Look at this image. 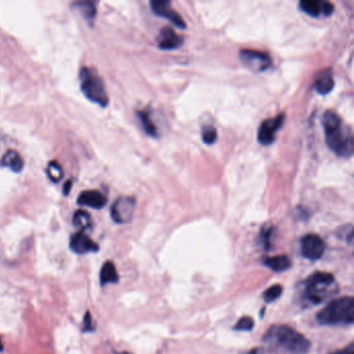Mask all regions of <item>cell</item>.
<instances>
[{
  "label": "cell",
  "mask_w": 354,
  "mask_h": 354,
  "mask_svg": "<svg viewBox=\"0 0 354 354\" xmlns=\"http://www.w3.org/2000/svg\"><path fill=\"white\" fill-rule=\"evenodd\" d=\"M267 348L279 354H308L311 342L301 334L287 325L270 327L264 336Z\"/></svg>",
  "instance_id": "6da1fadb"
},
{
  "label": "cell",
  "mask_w": 354,
  "mask_h": 354,
  "mask_svg": "<svg viewBox=\"0 0 354 354\" xmlns=\"http://www.w3.org/2000/svg\"><path fill=\"white\" fill-rule=\"evenodd\" d=\"M325 141L331 151L339 156L349 158L353 154V136L350 127L344 125L334 110H327L322 116Z\"/></svg>",
  "instance_id": "7a4b0ae2"
},
{
  "label": "cell",
  "mask_w": 354,
  "mask_h": 354,
  "mask_svg": "<svg viewBox=\"0 0 354 354\" xmlns=\"http://www.w3.org/2000/svg\"><path fill=\"white\" fill-rule=\"evenodd\" d=\"M339 292L335 276L328 272H316L305 283L303 301L317 306L332 298Z\"/></svg>",
  "instance_id": "3957f363"
},
{
  "label": "cell",
  "mask_w": 354,
  "mask_h": 354,
  "mask_svg": "<svg viewBox=\"0 0 354 354\" xmlns=\"http://www.w3.org/2000/svg\"><path fill=\"white\" fill-rule=\"evenodd\" d=\"M354 320V301L350 296L333 300L317 314L323 325H350Z\"/></svg>",
  "instance_id": "277c9868"
},
{
  "label": "cell",
  "mask_w": 354,
  "mask_h": 354,
  "mask_svg": "<svg viewBox=\"0 0 354 354\" xmlns=\"http://www.w3.org/2000/svg\"><path fill=\"white\" fill-rule=\"evenodd\" d=\"M80 86L83 95L92 102L106 107L109 103V98L106 93L103 80L95 70L83 67L80 71Z\"/></svg>",
  "instance_id": "5b68a950"
},
{
  "label": "cell",
  "mask_w": 354,
  "mask_h": 354,
  "mask_svg": "<svg viewBox=\"0 0 354 354\" xmlns=\"http://www.w3.org/2000/svg\"><path fill=\"white\" fill-rule=\"evenodd\" d=\"M239 60L248 70L255 73L265 72L272 65L270 55L259 50L242 49L239 52Z\"/></svg>",
  "instance_id": "8992f818"
},
{
  "label": "cell",
  "mask_w": 354,
  "mask_h": 354,
  "mask_svg": "<svg viewBox=\"0 0 354 354\" xmlns=\"http://www.w3.org/2000/svg\"><path fill=\"white\" fill-rule=\"evenodd\" d=\"M135 198L132 196L119 197L110 209V215L114 222L124 224L131 221L135 209Z\"/></svg>",
  "instance_id": "52a82bcc"
},
{
  "label": "cell",
  "mask_w": 354,
  "mask_h": 354,
  "mask_svg": "<svg viewBox=\"0 0 354 354\" xmlns=\"http://www.w3.org/2000/svg\"><path fill=\"white\" fill-rule=\"evenodd\" d=\"M285 122V113L277 114L273 119L262 122L258 130V141L262 145H270L275 140L276 132L279 131Z\"/></svg>",
  "instance_id": "ba28073f"
},
{
  "label": "cell",
  "mask_w": 354,
  "mask_h": 354,
  "mask_svg": "<svg viewBox=\"0 0 354 354\" xmlns=\"http://www.w3.org/2000/svg\"><path fill=\"white\" fill-rule=\"evenodd\" d=\"M326 248L323 239L316 234H308L301 239V254L308 260H319Z\"/></svg>",
  "instance_id": "9c48e42d"
},
{
  "label": "cell",
  "mask_w": 354,
  "mask_h": 354,
  "mask_svg": "<svg viewBox=\"0 0 354 354\" xmlns=\"http://www.w3.org/2000/svg\"><path fill=\"white\" fill-rule=\"evenodd\" d=\"M150 6L155 15L168 20L173 25H175V26L180 28H186L185 21L171 8L169 2H164V0H153V2L150 3Z\"/></svg>",
  "instance_id": "30bf717a"
},
{
  "label": "cell",
  "mask_w": 354,
  "mask_h": 354,
  "mask_svg": "<svg viewBox=\"0 0 354 354\" xmlns=\"http://www.w3.org/2000/svg\"><path fill=\"white\" fill-rule=\"evenodd\" d=\"M70 248L77 255H84L88 252H96L99 246L84 232H78L72 235L70 239Z\"/></svg>",
  "instance_id": "8fae6325"
},
{
  "label": "cell",
  "mask_w": 354,
  "mask_h": 354,
  "mask_svg": "<svg viewBox=\"0 0 354 354\" xmlns=\"http://www.w3.org/2000/svg\"><path fill=\"white\" fill-rule=\"evenodd\" d=\"M77 203L93 209H102L107 204V197L99 190H85L79 194Z\"/></svg>",
  "instance_id": "7c38bea8"
},
{
  "label": "cell",
  "mask_w": 354,
  "mask_h": 354,
  "mask_svg": "<svg viewBox=\"0 0 354 354\" xmlns=\"http://www.w3.org/2000/svg\"><path fill=\"white\" fill-rule=\"evenodd\" d=\"M158 47L162 50H174L183 45V38L176 35L171 27H163L157 37Z\"/></svg>",
  "instance_id": "4fadbf2b"
},
{
  "label": "cell",
  "mask_w": 354,
  "mask_h": 354,
  "mask_svg": "<svg viewBox=\"0 0 354 354\" xmlns=\"http://www.w3.org/2000/svg\"><path fill=\"white\" fill-rule=\"evenodd\" d=\"M335 87V80L331 69L322 71L314 82L315 91L320 95L330 94Z\"/></svg>",
  "instance_id": "5bb4252c"
},
{
  "label": "cell",
  "mask_w": 354,
  "mask_h": 354,
  "mask_svg": "<svg viewBox=\"0 0 354 354\" xmlns=\"http://www.w3.org/2000/svg\"><path fill=\"white\" fill-rule=\"evenodd\" d=\"M0 165L8 167L15 172H20L24 167V160L17 151L9 150L0 160Z\"/></svg>",
  "instance_id": "9a60e30c"
},
{
  "label": "cell",
  "mask_w": 354,
  "mask_h": 354,
  "mask_svg": "<svg viewBox=\"0 0 354 354\" xmlns=\"http://www.w3.org/2000/svg\"><path fill=\"white\" fill-rule=\"evenodd\" d=\"M119 281V274L115 265L111 261H107L103 264L100 271V283L102 286L107 284H115Z\"/></svg>",
  "instance_id": "2e32d148"
},
{
  "label": "cell",
  "mask_w": 354,
  "mask_h": 354,
  "mask_svg": "<svg viewBox=\"0 0 354 354\" xmlns=\"http://www.w3.org/2000/svg\"><path fill=\"white\" fill-rule=\"evenodd\" d=\"M299 9L305 14L316 18L323 14L324 2H320V0H301L299 3Z\"/></svg>",
  "instance_id": "e0dca14e"
},
{
  "label": "cell",
  "mask_w": 354,
  "mask_h": 354,
  "mask_svg": "<svg viewBox=\"0 0 354 354\" xmlns=\"http://www.w3.org/2000/svg\"><path fill=\"white\" fill-rule=\"evenodd\" d=\"M264 265L275 272H282L291 267V260L287 256L269 257L264 260Z\"/></svg>",
  "instance_id": "ac0fdd59"
},
{
  "label": "cell",
  "mask_w": 354,
  "mask_h": 354,
  "mask_svg": "<svg viewBox=\"0 0 354 354\" xmlns=\"http://www.w3.org/2000/svg\"><path fill=\"white\" fill-rule=\"evenodd\" d=\"M137 117L139 119L142 128L148 135H150L152 137H158L159 136V132H158L156 125L154 124L153 121H152L151 114L148 110L137 111Z\"/></svg>",
  "instance_id": "d6986e66"
},
{
  "label": "cell",
  "mask_w": 354,
  "mask_h": 354,
  "mask_svg": "<svg viewBox=\"0 0 354 354\" xmlns=\"http://www.w3.org/2000/svg\"><path fill=\"white\" fill-rule=\"evenodd\" d=\"M73 224L81 230V232L88 230L93 224L90 213L84 210H77L73 215Z\"/></svg>",
  "instance_id": "ffe728a7"
},
{
  "label": "cell",
  "mask_w": 354,
  "mask_h": 354,
  "mask_svg": "<svg viewBox=\"0 0 354 354\" xmlns=\"http://www.w3.org/2000/svg\"><path fill=\"white\" fill-rule=\"evenodd\" d=\"M74 7L81 14V16L84 19L90 20V21L95 19L96 14H97V10H96L95 4H93L92 2L76 3V4H74Z\"/></svg>",
  "instance_id": "44dd1931"
},
{
  "label": "cell",
  "mask_w": 354,
  "mask_h": 354,
  "mask_svg": "<svg viewBox=\"0 0 354 354\" xmlns=\"http://www.w3.org/2000/svg\"><path fill=\"white\" fill-rule=\"evenodd\" d=\"M47 175L53 183H58L64 175L62 165L57 161H50L47 166Z\"/></svg>",
  "instance_id": "7402d4cb"
},
{
  "label": "cell",
  "mask_w": 354,
  "mask_h": 354,
  "mask_svg": "<svg viewBox=\"0 0 354 354\" xmlns=\"http://www.w3.org/2000/svg\"><path fill=\"white\" fill-rule=\"evenodd\" d=\"M282 293H283V287L281 285H273L263 293V298L267 303H270L275 301L276 299H279Z\"/></svg>",
  "instance_id": "603a6c76"
},
{
  "label": "cell",
  "mask_w": 354,
  "mask_h": 354,
  "mask_svg": "<svg viewBox=\"0 0 354 354\" xmlns=\"http://www.w3.org/2000/svg\"><path fill=\"white\" fill-rule=\"evenodd\" d=\"M201 139L206 144H213L217 139V131L213 126H205L201 130Z\"/></svg>",
  "instance_id": "cb8c5ba5"
},
{
  "label": "cell",
  "mask_w": 354,
  "mask_h": 354,
  "mask_svg": "<svg viewBox=\"0 0 354 354\" xmlns=\"http://www.w3.org/2000/svg\"><path fill=\"white\" fill-rule=\"evenodd\" d=\"M255 326V322L250 317H242L234 326V330L238 332H250Z\"/></svg>",
  "instance_id": "d4e9b609"
},
{
  "label": "cell",
  "mask_w": 354,
  "mask_h": 354,
  "mask_svg": "<svg viewBox=\"0 0 354 354\" xmlns=\"http://www.w3.org/2000/svg\"><path fill=\"white\" fill-rule=\"evenodd\" d=\"M272 236V227H268V229H266V227H264V229L262 230V240H263V244L266 248H269L270 247V237Z\"/></svg>",
  "instance_id": "484cf974"
},
{
  "label": "cell",
  "mask_w": 354,
  "mask_h": 354,
  "mask_svg": "<svg viewBox=\"0 0 354 354\" xmlns=\"http://www.w3.org/2000/svg\"><path fill=\"white\" fill-rule=\"evenodd\" d=\"M84 326H83V331L84 332H92L94 330V327H93V320H92V317L90 315V313H86L85 316H84Z\"/></svg>",
  "instance_id": "4316f807"
},
{
  "label": "cell",
  "mask_w": 354,
  "mask_h": 354,
  "mask_svg": "<svg viewBox=\"0 0 354 354\" xmlns=\"http://www.w3.org/2000/svg\"><path fill=\"white\" fill-rule=\"evenodd\" d=\"M332 354H354V345L351 343L349 346H347L346 348H343L341 350L335 351Z\"/></svg>",
  "instance_id": "83f0119b"
},
{
  "label": "cell",
  "mask_w": 354,
  "mask_h": 354,
  "mask_svg": "<svg viewBox=\"0 0 354 354\" xmlns=\"http://www.w3.org/2000/svg\"><path fill=\"white\" fill-rule=\"evenodd\" d=\"M334 6L332 3H327V2H324V9H323V15L325 16H331L333 13H334Z\"/></svg>",
  "instance_id": "f1b7e54d"
},
{
  "label": "cell",
  "mask_w": 354,
  "mask_h": 354,
  "mask_svg": "<svg viewBox=\"0 0 354 354\" xmlns=\"http://www.w3.org/2000/svg\"><path fill=\"white\" fill-rule=\"evenodd\" d=\"M244 354H264V351L261 347H257V348H252L249 351L245 352Z\"/></svg>",
  "instance_id": "f546056e"
},
{
  "label": "cell",
  "mask_w": 354,
  "mask_h": 354,
  "mask_svg": "<svg viewBox=\"0 0 354 354\" xmlns=\"http://www.w3.org/2000/svg\"><path fill=\"white\" fill-rule=\"evenodd\" d=\"M71 187H72V181L70 180V181L66 182V184H65V186H64V193H65L66 195L69 194V192H70V190H71Z\"/></svg>",
  "instance_id": "4dcf8cb0"
},
{
  "label": "cell",
  "mask_w": 354,
  "mask_h": 354,
  "mask_svg": "<svg viewBox=\"0 0 354 354\" xmlns=\"http://www.w3.org/2000/svg\"><path fill=\"white\" fill-rule=\"evenodd\" d=\"M122 354H129V353H127V352H123Z\"/></svg>",
  "instance_id": "1f68e13d"
}]
</instances>
